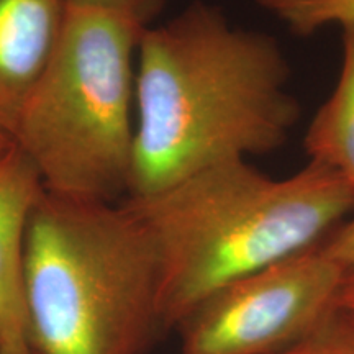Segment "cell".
I'll list each match as a JSON object with an SVG mask.
<instances>
[{
    "mask_svg": "<svg viewBox=\"0 0 354 354\" xmlns=\"http://www.w3.org/2000/svg\"><path fill=\"white\" fill-rule=\"evenodd\" d=\"M344 268L320 245L220 287L177 325L179 354H276L338 308Z\"/></svg>",
    "mask_w": 354,
    "mask_h": 354,
    "instance_id": "obj_5",
    "label": "cell"
},
{
    "mask_svg": "<svg viewBox=\"0 0 354 354\" xmlns=\"http://www.w3.org/2000/svg\"><path fill=\"white\" fill-rule=\"evenodd\" d=\"M43 189L37 167L13 143L0 158V349L10 354L32 353L26 339L25 248Z\"/></svg>",
    "mask_w": 354,
    "mask_h": 354,
    "instance_id": "obj_6",
    "label": "cell"
},
{
    "mask_svg": "<svg viewBox=\"0 0 354 354\" xmlns=\"http://www.w3.org/2000/svg\"><path fill=\"white\" fill-rule=\"evenodd\" d=\"M145 28L125 13L68 3L55 55L12 133L50 192L109 203L128 196Z\"/></svg>",
    "mask_w": 354,
    "mask_h": 354,
    "instance_id": "obj_4",
    "label": "cell"
},
{
    "mask_svg": "<svg viewBox=\"0 0 354 354\" xmlns=\"http://www.w3.org/2000/svg\"><path fill=\"white\" fill-rule=\"evenodd\" d=\"M0 354H10V353H6V351H2V349H0ZM28 354H32V353H28Z\"/></svg>",
    "mask_w": 354,
    "mask_h": 354,
    "instance_id": "obj_15",
    "label": "cell"
},
{
    "mask_svg": "<svg viewBox=\"0 0 354 354\" xmlns=\"http://www.w3.org/2000/svg\"><path fill=\"white\" fill-rule=\"evenodd\" d=\"M276 354H354V315L336 308L315 330Z\"/></svg>",
    "mask_w": 354,
    "mask_h": 354,
    "instance_id": "obj_10",
    "label": "cell"
},
{
    "mask_svg": "<svg viewBox=\"0 0 354 354\" xmlns=\"http://www.w3.org/2000/svg\"><path fill=\"white\" fill-rule=\"evenodd\" d=\"M122 203L153 243L166 331L220 287L322 245L354 214V192L315 162L274 179L232 159Z\"/></svg>",
    "mask_w": 354,
    "mask_h": 354,
    "instance_id": "obj_2",
    "label": "cell"
},
{
    "mask_svg": "<svg viewBox=\"0 0 354 354\" xmlns=\"http://www.w3.org/2000/svg\"><path fill=\"white\" fill-rule=\"evenodd\" d=\"M68 0H0V130L20 112L55 55Z\"/></svg>",
    "mask_w": 354,
    "mask_h": 354,
    "instance_id": "obj_7",
    "label": "cell"
},
{
    "mask_svg": "<svg viewBox=\"0 0 354 354\" xmlns=\"http://www.w3.org/2000/svg\"><path fill=\"white\" fill-rule=\"evenodd\" d=\"M13 146V140H12V136L10 135H7L6 131H2L0 130V158L3 156V154H6L8 149H10Z\"/></svg>",
    "mask_w": 354,
    "mask_h": 354,
    "instance_id": "obj_14",
    "label": "cell"
},
{
    "mask_svg": "<svg viewBox=\"0 0 354 354\" xmlns=\"http://www.w3.org/2000/svg\"><path fill=\"white\" fill-rule=\"evenodd\" d=\"M310 162L336 172L354 192V25L343 28V64L335 91L305 135Z\"/></svg>",
    "mask_w": 354,
    "mask_h": 354,
    "instance_id": "obj_8",
    "label": "cell"
},
{
    "mask_svg": "<svg viewBox=\"0 0 354 354\" xmlns=\"http://www.w3.org/2000/svg\"><path fill=\"white\" fill-rule=\"evenodd\" d=\"M320 248L344 269L354 264V215L339 225Z\"/></svg>",
    "mask_w": 354,
    "mask_h": 354,
    "instance_id": "obj_12",
    "label": "cell"
},
{
    "mask_svg": "<svg viewBox=\"0 0 354 354\" xmlns=\"http://www.w3.org/2000/svg\"><path fill=\"white\" fill-rule=\"evenodd\" d=\"M289 81L276 38L233 25L202 0L146 26L136 53L127 197L151 196L216 162L281 148L300 118Z\"/></svg>",
    "mask_w": 354,
    "mask_h": 354,
    "instance_id": "obj_1",
    "label": "cell"
},
{
    "mask_svg": "<svg viewBox=\"0 0 354 354\" xmlns=\"http://www.w3.org/2000/svg\"><path fill=\"white\" fill-rule=\"evenodd\" d=\"M336 305L343 312L354 315V264L344 269Z\"/></svg>",
    "mask_w": 354,
    "mask_h": 354,
    "instance_id": "obj_13",
    "label": "cell"
},
{
    "mask_svg": "<svg viewBox=\"0 0 354 354\" xmlns=\"http://www.w3.org/2000/svg\"><path fill=\"white\" fill-rule=\"evenodd\" d=\"M26 339L32 354H145L162 331L158 263L122 202L43 189L25 248Z\"/></svg>",
    "mask_w": 354,
    "mask_h": 354,
    "instance_id": "obj_3",
    "label": "cell"
},
{
    "mask_svg": "<svg viewBox=\"0 0 354 354\" xmlns=\"http://www.w3.org/2000/svg\"><path fill=\"white\" fill-rule=\"evenodd\" d=\"M166 0H68L73 6H87L107 8L131 17L141 25L148 26L159 15Z\"/></svg>",
    "mask_w": 354,
    "mask_h": 354,
    "instance_id": "obj_11",
    "label": "cell"
},
{
    "mask_svg": "<svg viewBox=\"0 0 354 354\" xmlns=\"http://www.w3.org/2000/svg\"><path fill=\"white\" fill-rule=\"evenodd\" d=\"M264 12L297 37H310L326 26L354 25V0H256Z\"/></svg>",
    "mask_w": 354,
    "mask_h": 354,
    "instance_id": "obj_9",
    "label": "cell"
}]
</instances>
